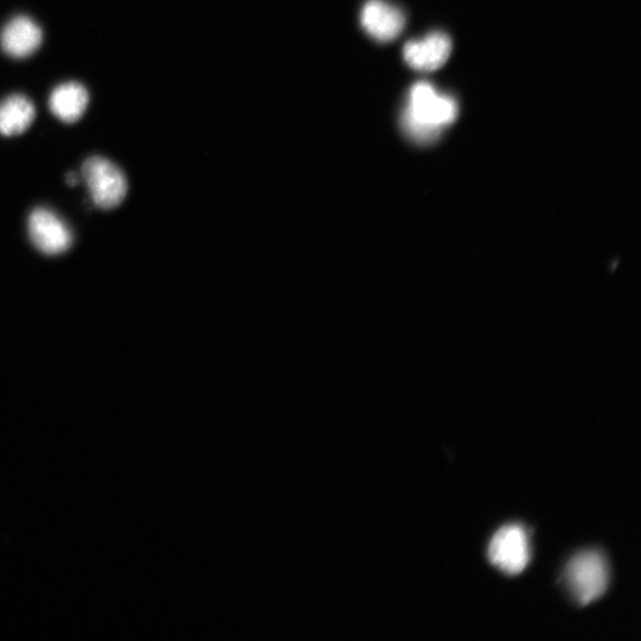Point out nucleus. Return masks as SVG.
<instances>
[{
  "mask_svg": "<svg viewBox=\"0 0 641 641\" xmlns=\"http://www.w3.org/2000/svg\"><path fill=\"white\" fill-rule=\"evenodd\" d=\"M457 112L459 109L453 98L439 95L429 84H417L410 90L408 107L402 116V128L416 143H433L442 130L456 120Z\"/></svg>",
  "mask_w": 641,
  "mask_h": 641,
  "instance_id": "nucleus-1",
  "label": "nucleus"
},
{
  "mask_svg": "<svg viewBox=\"0 0 641 641\" xmlns=\"http://www.w3.org/2000/svg\"><path fill=\"white\" fill-rule=\"evenodd\" d=\"M566 583L583 606L603 596L608 587V567L603 555L584 552L575 556L566 569Z\"/></svg>",
  "mask_w": 641,
  "mask_h": 641,
  "instance_id": "nucleus-2",
  "label": "nucleus"
},
{
  "mask_svg": "<svg viewBox=\"0 0 641 641\" xmlns=\"http://www.w3.org/2000/svg\"><path fill=\"white\" fill-rule=\"evenodd\" d=\"M83 177L86 182L91 201L109 211L121 206L127 194V180L120 169L108 159L94 156L83 165Z\"/></svg>",
  "mask_w": 641,
  "mask_h": 641,
  "instance_id": "nucleus-3",
  "label": "nucleus"
},
{
  "mask_svg": "<svg viewBox=\"0 0 641 641\" xmlns=\"http://www.w3.org/2000/svg\"><path fill=\"white\" fill-rule=\"evenodd\" d=\"M491 564L506 575H519L530 562L529 535L525 528L508 526L494 534L489 547Z\"/></svg>",
  "mask_w": 641,
  "mask_h": 641,
  "instance_id": "nucleus-4",
  "label": "nucleus"
},
{
  "mask_svg": "<svg viewBox=\"0 0 641 641\" xmlns=\"http://www.w3.org/2000/svg\"><path fill=\"white\" fill-rule=\"evenodd\" d=\"M28 226L32 243L45 255L64 254L73 244V234L67 224L46 208L35 209Z\"/></svg>",
  "mask_w": 641,
  "mask_h": 641,
  "instance_id": "nucleus-5",
  "label": "nucleus"
},
{
  "mask_svg": "<svg viewBox=\"0 0 641 641\" xmlns=\"http://www.w3.org/2000/svg\"><path fill=\"white\" fill-rule=\"evenodd\" d=\"M44 32L33 19L16 16L0 33V47L13 59L29 58L42 46Z\"/></svg>",
  "mask_w": 641,
  "mask_h": 641,
  "instance_id": "nucleus-6",
  "label": "nucleus"
},
{
  "mask_svg": "<svg viewBox=\"0 0 641 641\" xmlns=\"http://www.w3.org/2000/svg\"><path fill=\"white\" fill-rule=\"evenodd\" d=\"M362 28L379 42H390L397 38L405 26L403 12L384 0H369L361 10Z\"/></svg>",
  "mask_w": 641,
  "mask_h": 641,
  "instance_id": "nucleus-7",
  "label": "nucleus"
},
{
  "mask_svg": "<svg viewBox=\"0 0 641 641\" xmlns=\"http://www.w3.org/2000/svg\"><path fill=\"white\" fill-rule=\"evenodd\" d=\"M452 54V41L446 34L434 33L420 41L405 45L403 56L412 70L434 72L446 63Z\"/></svg>",
  "mask_w": 641,
  "mask_h": 641,
  "instance_id": "nucleus-8",
  "label": "nucleus"
},
{
  "mask_svg": "<svg viewBox=\"0 0 641 641\" xmlns=\"http://www.w3.org/2000/svg\"><path fill=\"white\" fill-rule=\"evenodd\" d=\"M89 103V95L82 84L70 82L52 89L49 97V110L58 120L72 124L82 120Z\"/></svg>",
  "mask_w": 641,
  "mask_h": 641,
  "instance_id": "nucleus-9",
  "label": "nucleus"
},
{
  "mask_svg": "<svg viewBox=\"0 0 641 641\" xmlns=\"http://www.w3.org/2000/svg\"><path fill=\"white\" fill-rule=\"evenodd\" d=\"M36 116L33 101L23 95H12L0 101V135L20 136L28 130Z\"/></svg>",
  "mask_w": 641,
  "mask_h": 641,
  "instance_id": "nucleus-10",
  "label": "nucleus"
},
{
  "mask_svg": "<svg viewBox=\"0 0 641 641\" xmlns=\"http://www.w3.org/2000/svg\"><path fill=\"white\" fill-rule=\"evenodd\" d=\"M65 181H67L69 186L74 187L77 185V176L75 174H69L67 178H65Z\"/></svg>",
  "mask_w": 641,
  "mask_h": 641,
  "instance_id": "nucleus-11",
  "label": "nucleus"
}]
</instances>
